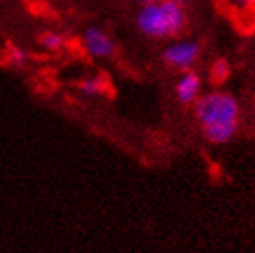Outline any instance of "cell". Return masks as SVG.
Instances as JSON below:
<instances>
[{"label":"cell","mask_w":255,"mask_h":253,"mask_svg":"<svg viewBox=\"0 0 255 253\" xmlns=\"http://www.w3.org/2000/svg\"><path fill=\"white\" fill-rule=\"evenodd\" d=\"M80 93L85 94V96H98V94L105 93L107 89V80L102 74H96V76H91V78H85L78 83Z\"/></svg>","instance_id":"cell-7"},{"label":"cell","mask_w":255,"mask_h":253,"mask_svg":"<svg viewBox=\"0 0 255 253\" xmlns=\"http://www.w3.org/2000/svg\"><path fill=\"white\" fill-rule=\"evenodd\" d=\"M199 54H201V45L196 40H179L163 47L161 58L168 67L177 71H188L194 67Z\"/></svg>","instance_id":"cell-3"},{"label":"cell","mask_w":255,"mask_h":253,"mask_svg":"<svg viewBox=\"0 0 255 253\" xmlns=\"http://www.w3.org/2000/svg\"><path fill=\"white\" fill-rule=\"evenodd\" d=\"M29 58L31 54L24 47H20V45H9L4 53V63L7 67H13V69L24 67L25 63L29 62Z\"/></svg>","instance_id":"cell-6"},{"label":"cell","mask_w":255,"mask_h":253,"mask_svg":"<svg viewBox=\"0 0 255 253\" xmlns=\"http://www.w3.org/2000/svg\"><path fill=\"white\" fill-rule=\"evenodd\" d=\"M194 114L201 126V134L212 145H225L237 134L241 123V107L236 96L225 91H210L197 98Z\"/></svg>","instance_id":"cell-1"},{"label":"cell","mask_w":255,"mask_h":253,"mask_svg":"<svg viewBox=\"0 0 255 253\" xmlns=\"http://www.w3.org/2000/svg\"><path fill=\"white\" fill-rule=\"evenodd\" d=\"M188 20L185 7L172 0H157L141 5L136 15V25L148 38H172L185 31Z\"/></svg>","instance_id":"cell-2"},{"label":"cell","mask_w":255,"mask_h":253,"mask_svg":"<svg viewBox=\"0 0 255 253\" xmlns=\"http://www.w3.org/2000/svg\"><path fill=\"white\" fill-rule=\"evenodd\" d=\"M221 2H234L243 7H255V0H221Z\"/></svg>","instance_id":"cell-10"},{"label":"cell","mask_w":255,"mask_h":253,"mask_svg":"<svg viewBox=\"0 0 255 253\" xmlns=\"http://www.w3.org/2000/svg\"><path fill=\"white\" fill-rule=\"evenodd\" d=\"M84 49L91 58H111L116 53V44L107 33L100 27H89L84 33Z\"/></svg>","instance_id":"cell-4"},{"label":"cell","mask_w":255,"mask_h":253,"mask_svg":"<svg viewBox=\"0 0 255 253\" xmlns=\"http://www.w3.org/2000/svg\"><path fill=\"white\" fill-rule=\"evenodd\" d=\"M40 44L45 51H51V53H56L60 49L65 47V36L58 31H45L40 36Z\"/></svg>","instance_id":"cell-9"},{"label":"cell","mask_w":255,"mask_h":253,"mask_svg":"<svg viewBox=\"0 0 255 253\" xmlns=\"http://www.w3.org/2000/svg\"><path fill=\"white\" fill-rule=\"evenodd\" d=\"M201 76L194 69H188V71H181V76L176 82L174 93H176L177 102L181 103V105H194L197 98L201 96Z\"/></svg>","instance_id":"cell-5"},{"label":"cell","mask_w":255,"mask_h":253,"mask_svg":"<svg viewBox=\"0 0 255 253\" xmlns=\"http://www.w3.org/2000/svg\"><path fill=\"white\" fill-rule=\"evenodd\" d=\"M208 74H210V82L214 83V85H223L226 80L230 78V74H232L230 62H228V60H225V58L214 60V62H212V65H210V71H208Z\"/></svg>","instance_id":"cell-8"},{"label":"cell","mask_w":255,"mask_h":253,"mask_svg":"<svg viewBox=\"0 0 255 253\" xmlns=\"http://www.w3.org/2000/svg\"><path fill=\"white\" fill-rule=\"evenodd\" d=\"M136 2H139L141 5H145V4H152V2H157V0H136Z\"/></svg>","instance_id":"cell-12"},{"label":"cell","mask_w":255,"mask_h":253,"mask_svg":"<svg viewBox=\"0 0 255 253\" xmlns=\"http://www.w3.org/2000/svg\"><path fill=\"white\" fill-rule=\"evenodd\" d=\"M172 2H176V4H179V5H183V7H185V5H187L190 0H172Z\"/></svg>","instance_id":"cell-11"}]
</instances>
